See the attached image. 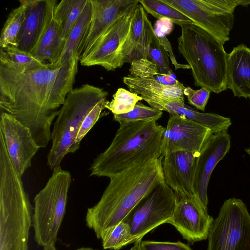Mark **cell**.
Wrapping results in <instances>:
<instances>
[{"label": "cell", "mask_w": 250, "mask_h": 250, "mask_svg": "<svg viewBox=\"0 0 250 250\" xmlns=\"http://www.w3.org/2000/svg\"><path fill=\"white\" fill-rule=\"evenodd\" d=\"M79 58L33 69L11 61L0 49V108L28 127L40 147L51 140V125L73 89Z\"/></svg>", "instance_id": "cell-1"}, {"label": "cell", "mask_w": 250, "mask_h": 250, "mask_svg": "<svg viewBox=\"0 0 250 250\" xmlns=\"http://www.w3.org/2000/svg\"><path fill=\"white\" fill-rule=\"evenodd\" d=\"M161 157L134 165L111 176L99 201L88 208L87 226L103 240L137 205L165 181Z\"/></svg>", "instance_id": "cell-2"}, {"label": "cell", "mask_w": 250, "mask_h": 250, "mask_svg": "<svg viewBox=\"0 0 250 250\" xmlns=\"http://www.w3.org/2000/svg\"><path fill=\"white\" fill-rule=\"evenodd\" d=\"M119 124L110 146L94 159L90 176L110 178L134 165L161 157L165 127L154 121Z\"/></svg>", "instance_id": "cell-3"}, {"label": "cell", "mask_w": 250, "mask_h": 250, "mask_svg": "<svg viewBox=\"0 0 250 250\" xmlns=\"http://www.w3.org/2000/svg\"><path fill=\"white\" fill-rule=\"evenodd\" d=\"M31 206L0 134V250H28Z\"/></svg>", "instance_id": "cell-4"}, {"label": "cell", "mask_w": 250, "mask_h": 250, "mask_svg": "<svg viewBox=\"0 0 250 250\" xmlns=\"http://www.w3.org/2000/svg\"><path fill=\"white\" fill-rule=\"evenodd\" d=\"M181 27L178 49L191 69L194 85L216 94L228 89L224 44L193 23Z\"/></svg>", "instance_id": "cell-5"}, {"label": "cell", "mask_w": 250, "mask_h": 250, "mask_svg": "<svg viewBox=\"0 0 250 250\" xmlns=\"http://www.w3.org/2000/svg\"><path fill=\"white\" fill-rule=\"evenodd\" d=\"M107 95L103 88L89 84L68 93L51 131L52 146L47 157V164L51 169L60 167L65 155L79 149L75 139L83 120Z\"/></svg>", "instance_id": "cell-6"}, {"label": "cell", "mask_w": 250, "mask_h": 250, "mask_svg": "<svg viewBox=\"0 0 250 250\" xmlns=\"http://www.w3.org/2000/svg\"><path fill=\"white\" fill-rule=\"evenodd\" d=\"M71 175L59 167L34 199L32 225L35 240L44 247L55 244L65 213Z\"/></svg>", "instance_id": "cell-7"}, {"label": "cell", "mask_w": 250, "mask_h": 250, "mask_svg": "<svg viewBox=\"0 0 250 250\" xmlns=\"http://www.w3.org/2000/svg\"><path fill=\"white\" fill-rule=\"evenodd\" d=\"M207 239V250H250V214L242 200L224 201Z\"/></svg>", "instance_id": "cell-8"}, {"label": "cell", "mask_w": 250, "mask_h": 250, "mask_svg": "<svg viewBox=\"0 0 250 250\" xmlns=\"http://www.w3.org/2000/svg\"><path fill=\"white\" fill-rule=\"evenodd\" d=\"M186 15L223 44L229 40L240 0H162Z\"/></svg>", "instance_id": "cell-9"}, {"label": "cell", "mask_w": 250, "mask_h": 250, "mask_svg": "<svg viewBox=\"0 0 250 250\" xmlns=\"http://www.w3.org/2000/svg\"><path fill=\"white\" fill-rule=\"evenodd\" d=\"M176 202L175 193L165 181L144 198L124 221L130 227L133 243L161 225L168 223Z\"/></svg>", "instance_id": "cell-10"}, {"label": "cell", "mask_w": 250, "mask_h": 250, "mask_svg": "<svg viewBox=\"0 0 250 250\" xmlns=\"http://www.w3.org/2000/svg\"><path fill=\"white\" fill-rule=\"evenodd\" d=\"M138 3L139 0L107 29L87 55L80 60L81 65H99L107 71H113L123 66V49L130 35Z\"/></svg>", "instance_id": "cell-11"}, {"label": "cell", "mask_w": 250, "mask_h": 250, "mask_svg": "<svg viewBox=\"0 0 250 250\" xmlns=\"http://www.w3.org/2000/svg\"><path fill=\"white\" fill-rule=\"evenodd\" d=\"M213 133L184 116L169 114L161 142V157L179 151L200 152Z\"/></svg>", "instance_id": "cell-12"}, {"label": "cell", "mask_w": 250, "mask_h": 250, "mask_svg": "<svg viewBox=\"0 0 250 250\" xmlns=\"http://www.w3.org/2000/svg\"><path fill=\"white\" fill-rule=\"evenodd\" d=\"M0 132L13 167L22 177L40 149L30 129L11 115L1 112Z\"/></svg>", "instance_id": "cell-13"}, {"label": "cell", "mask_w": 250, "mask_h": 250, "mask_svg": "<svg viewBox=\"0 0 250 250\" xmlns=\"http://www.w3.org/2000/svg\"><path fill=\"white\" fill-rule=\"evenodd\" d=\"M176 195L174 212L168 224L190 244L207 239L214 219L208 209L197 198Z\"/></svg>", "instance_id": "cell-14"}, {"label": "cell", "mask_w": 250, "mask_h": 250, "mask_svg": "<svg viewBox=\"0 0 250 250\" xmlns=\"http://www.w3.org/2000/svg\"><path fill=\"white\" fill-rule=\"evenodd\" d=\"M230 136L227 132L212 133L202 147L197 158L194 188L197 198L208 209V187L210 177L217 164L228 153Z\"/></svg>", "instance_id": "cell-15"}, {"label": "cell", "mask_w": 250, "mask_h": 250, "mask_svg": "<svg viewBox=\"0 0 250 250\" xmlns=\"http://www.w3.org/2000/svg\"><path fill=\"white\" fill-rule=\"evenodd\" d=\"M199 154L179 151L168 153L163 158L165 182L176 194L197 198L194 182L196 162Z\"/></svg>", "instance_id": "cell-16"}, {"label": "cell", "mask_w": 250, "mask_h": 250, "mask_svg": "<svg viewBox=\"0 0 250 250\" xmlns=\"http://www.w3.org/2000/svg\"><path fill=\"white\" fill-rule=\"evenodd\" d=\"M91 22L85 40L78 52L79 61L119 18L124 15L138 0H90Z\"/></svg>", "instance_id": "cell-17"}, {"label": "cell", "mask_w": 250, "mask_h": 250, "mask_svg": "<svg viewBox=\"0 0 250 250\" xmlns=\"http://www.w3.org/2000/svg\"><path fill=\"white\" fill-rule=\"evenodd\" d=\"M151 107L169 114L183 115L208 128L213 134L227 132L231 125L229 118L212 113L200 112L186 104L162 97L156 96H141Z\"/></svg>", "instance_id": "cell-18"}, {"label": "cell", "mask_w": 250, "mask_h": 250, "mask_svg": "<svg viewBox=\"0 0 250 250\" xmlns=\"http://www.w3.org/2000/svg\"><path fill=\"white\" fill-rule=\"evenodd\" d=\"M153 26L146 12L139 2L133 20L130 35L122 51L124 63L147 58Z\"/></svg>", "instance_id": "cell-19"}, {"label": "cell", "mask_w": 250, "mask_h": 250, "mask_svg": "<svg viewBox=\"0 0 250 250\" xmlns=\"http://www.w3.org/2000/svg\"><path fill=\"white\" fill-rule=\"evenodd\" d=\"M47 14V0H26L24 21L16 40L19 49L33 51L45 27Z\"/></svg>", "instance_id": "cell-20"}, {"label": "cell", "mask_w": 250, "mask_h": 250, "mask_svg": "<svg viewBox=\"0 0 250 250\" xmlns=\"http://www.w3.org/2000/svg\"><path fill=\"white\" fill-rule=\"evenodd\" d=\"M227 83L234 96L250 99V48L244 43L228 54Z\"/></svg>", "instance_id": "cell-21"}, {"label": "cell", "mask_w": 250, "mask_h": 250, "mask_svg": "<svg viewBox=\"0 0 250 250\" xmlns=\"http://www.w3.org/2000/svg\"><path fill=\"white\" fill-rule=\"evenodd\" d=\"M56 0H47L48 14L46 24L37 45L31 53L44 63L55 64L59 61L65 42L62 38L60 24L54 13L57 4Z\"/></svg>", "instance_id": "cell-22"}, {"label": "cell", "mask_w": 250, "mask_h": 250, "mask_svg": "<svg viewBox=\"0 0 250 250\" xmlns=\"http://www.w3.org/2000/svg\"><path fill=\"white\" fill-rule=\"evenodd\" d=\"M124 83L129 91L140 96H156L184 104V90L182 83L176 85H166L158 82L130 76L123 78Z\"/></svg>", "instance_id": "cell-23"}, {"label": "cell", "mask_w": 250, "mask_h": 250, "mask_svg": "<svg viewBox=\"0 0 250 250\" xmlns=\"http://www.w3.org/2000/svg\"><path fill=\"white\" fill-rule=\"evenodd\" d=\"M91 14V3L90 0H87L81 15L65 42L59 61L55 64L61 65L75 56L78 57V52L85 40L90 25Z\"/></svg>", "instance_id": "cell-24"}, {"label": "cell", "mask_w": 250, "mask_h": 250, "mask_svg": "<svg viewBox=\"0 0 250 250\" xmlns=\"http://www.w3.org/2000/svg\"><path fill=\"white\" fill-rule=\"evenodd\" d=\"M87 1V0H62L57 4L54 16L60 24L62 38L65 43Z\"/></svg>", "instance_id": "cell-25"}, {"label": "cell", "mask_w": 250, "mask_h": 250, "mask_svg": "<svg viewBox=\"0 0 250 250\" xmlns=\"http://www.w3.org/2000/svg\"><path fill=\"white\" fill-rule=\"evenodd\" d=\"M20 5L9 14L1 30L0 49L10 45L17 46L16 40L24 21L26 8V0L19 1Z\"/></svg>", "instance_id": "cell-26"}, {"label": "cell", "mask_w": 250, "mask_h": 250, "mask_svg": "<svg viewBox=\"0 0 250 250\" xmlns=\"http://www.w3.org/2000/svg\"><path fill=\"white\" fill-rule=\"evenodd\" d=\"M145 11L158 20L166 18L182 26L193 23L186 15L162 0H138Z\"/></svg>", "instance_id": "cell-27"}, {"label": "cell", "mask_w": 250, "mask_h": 250, "mask_svg": "<svg viewBox=\"0 0 250 250\" xmlns=\"http://www.w3.org/2000/svg\"><path fill=\"white\" fill-rule=\"evenodd\" d=\"M129 71L128 76L151 80L166 85H176L180 83L174 74L161 73L157 66L146 59L132 62Z\"/></svg>", "instance_id": "cell-28"}, {"label": "cell", "mask_w": 250, "mask_h": 250, "mask_svg": "<svg viewBox=\"0 0 250 250\" xmlns=\"http://www.w3.org/2000/svg\"><path fill=\"white\" fill-rule=\"evenodd\" d=\"M113 98L111 101H106L105 108L113 115L130 112L134 109L138 102L143 100L140 96L123 88H118L113 95Z\"/></svg>", "instance_id": "cell-29"}, {"label": "cell", "mask_w": 250, "mask_h": 250, "mask_svg": "<svg viewBox=\"0 0 250 250\" xmlns=\"http://www.w3.org/2000/svg\"><path fill=\"white\" fill-rule=\"evenodd\" d=\"M163 115V111L138 102L134 109L122 114L113 115V120L119 124L137 121H157Z\"/></svg>", "instance_id": "cell-30"}, {"label": "cell", "mask_w": 250, "mask_h": 250, "mask_svg": "<svg viewBox=\"0 0 250 250\" xmlns=\"http://www.w3.org/2000/svg\"><path fill=\"white\" fill-rule=\"evenodd\" d=\"M146 59L154 63L161 73L165 75L174 74L170 66L168 53L159 40L154 28Z\"/></svg>", "instance_id": "cell-31"}, {"label": "cell", "mask_w": 250, "mask_h": 250, "mask_svg": "<svg viewBox=\"0 0 250 250\" xmlns=\"http://www.w3.org/2000/svg\"><path fill=\"white\" fill-rule=\"evenodd\" d=\"M102 241L104 249L112 250H119L124 247L133 243V238L128 224L124 221L121 222Z\"/></svg>", "instance_id": "cell-32"}, {"label": "cell", "mask_w": 250, "mask_h": 250, "mask_svg": "<svg viewBox=\"0 0 250 250\" xmlns=\"http://www.w3.org/2000/svg\"><path fill=\"white\" fill-rule=\"evenodd\" d=\"M173 23L168 19L163 18L158 20L155 22L153 28L154 31L161 43L168 53L171 63L174 65L175 69H190L189 65L181 64L177 62L171 47V44L168 40L167 35L169 34L172 31Z\"/></svg>", "instance_id": "cell-33"}, {"label": "cell", "mask_w": 250, "mask_h": 250, "mask_svg": "<svg viewBox=\"0 0 250 250\" xmlns=\"http://www.w3.org/2000/svg\"><path fill=\"white\" fill-rule=\"evenodd\" d=\"M2 50L11 61L26 68H39L46 64L38 60L31 53L22 51L16 46L10 45Z\"/></svg>", "instance_id": "cell-34"}, {"label": "cell", "mask_w": 250, "mask_h": 250, "mask_svg": "<svg viewBox=\"0 0 250 250\" xmlns=\"http://www.w3.org/2000/svg\"><path fill=\"white\" fill-rule=\"evenodd\" d=\"M106 101V100H104L98 103L83 120L75 139V143L79 147L81 141L101 117L102 112L105 108Z\"/></svg>", "instance_id": "cell-35"}, {"label": "cell", "mask_w": 250, "mask_h": 250, "mask_svg": "<svg viewBox=\"0 0 250 250\" xmlns=\"http://www.w3.org/2000/svg\"><path fill=\"white\" fill-rule=\"evenodd\" d=\"M210 92V90L205 87L194 90L188 86L185 87L184 90V94L187 96L188 103L203 111H205Z\"/></svg>", "instance_id": "cell-36"}, {"label": "cell", "mask_w": 250, "mask_h": 250, "mask_svg": "<svg viewBox=\"0 0 250 250\" xmlns=\"http://www.w3.org/2000/svg\"><path fill=\"white\" fill-rule=\"evenodd\" d=\"M141 245L144 250H192L189 245L179 241L175 242L142 241Z\"/></svg>", "instance_id": "cell-37"}, {"label": "cell", "mask_w": 250, "mask_h": 250, "mask_svg": "<svg viewBox=\"0 0 250 250\" xmlns=\"http://www.w3.org/2000/svg\"><path fill=\"white\" fill-rule=\"evenodd\" d=\"M142 241V239H140L135 242L129 250H144L141 245Z\"/></svg>", "instance_id": "cell-38"}, {"label": "cell", "mask_w": 250, "mask_h": 250, "mask_svg": "<svg viewBox=\"0 0 250 250\" xmlns=\"http://www.w3.org/2000/svg\"><path fill=\"white\" fill-rule=\"evenodd\" d=\"M43 248V250H57L55 244L47 245L44 246Z\"/></svg>", "instance_id": "cell-39"}, {"label": "cell", "mask_w": 250, "mask_h": 250, "mask_svg": "<svg viewBox=\"0 0 250 250\" xmlns=\"http://www.w3.org/2000/svg\"><path fill=\"white\" fill-rule=\"evenodd\" d=\"M75 250H94L91 248L82 247V248H80L78 249H76Z\"/></svg>", "instance_id": "cell-40"}, {"label": "cell", "mask_w": 250, "mask_h": 250, "mask_svg": "<svg viewBox=\"0 0 250 250\" xmlns=\"http://www.w3.org/2000/svg\"><path fill=\"white\" fill-rule=\"evenodd\" d=\"M246 152L249 154L250 156V147L247 148L245 149Z\"/></svg>", "instance_id": "cell-41"}]
</instances>
